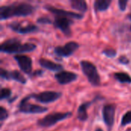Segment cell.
I'll list each match as a JSON object with an SVG mask.
<instances>
[{"instance_id": "52a82bcc", "label": "cell", "mask_w": 131, "mask_h": 131, "mask_svg": "<svg viewBox=\"0 0 131 131\" xmlns=\"http://www.w3.org/2000/svg\"><path fill=\"white\" fill-rule=\"evenodd\" d=\"M116 104H107L103 107L102 109V116L105 125L107 127L108 131H111L113 126L114 124V118L116 113Z\"/></svg>"}, {"instance_id": "ffe728a7", "label": "cell", "mask_w": 131, "mask_h": 131, "mask_svg": "<svg viewBox=\"0 0 131 131\" xmlns=\"http://www.w3.org/2000/svg\"><path fill=\"white\" fill-rule=\"evenodd\" d=\"M131 124V111H127L121 119V126L124 127Z\"/></svg>"}, {"instance_id": "7c38bea8", "label": "cell", "mask_w": 131, "mask_h": 131, "mask_svg": "<svg viewBox=\"0 0 131 131\" xmlns=\"http://www.w3.org/2000/svg\"><path fill=\"white\" fill-rule=\"evenodd\" d=\"M8 28L15 32L18 34H28L38 31V28L33 24H28L25 26L21 25V23L18 21H14L8 24Z\"/></svg>"}, {"instance_id": "4316f807", "label": "cell", "mask_w": 131, "mask_h": 131, "mask_svg": "<svg viewBox=\"0 0 131 131\" xmlns=\"http://www.w3.org/2000/svg\"><path fill=\"white\" fill-rule=\"evenodd\" d=\"M118 61L121 63V64H127L130 63V60L124 55H122L119 58H118Z\"/></svg>"}, {"instance_id": "44dd1931", "label": "cell", "mask_w": 131, "mask_h": 131, "mask_svg": "<svg viewBox=\"0 0 131 131\" xmlns=\"http://www.w3.org/2000/svg\"><path fill=\"white\" fill-rule=\"evenodd\" d=\"M12 95V91L9 88H4L1 89V95H0V99L5 100V99H8Z\"/></svg>"}, {"instance_id": "d4e9b609", "label": "cell", "mask_w": 131, "mask_h": 131, "mask_svg": "<svg viewBox=\"0 0 131 131\" xmlns=\"http://www.w3.org/2000/svg\"><path fill=\"white\" fill-rule=\"evenodd\" d=\"M37 23L43 24V25H45V24H51L52 21L48 17H39L37 19Z\"/></svg>"}, {"instance_id": "6da1fadb", "label": "cell", "mask_w": 131, "mask_h": 131, "mask_svg": "<svg viewBox=\"0 0 131 131\" xmlns=\"http://www.w3.org/2000/svg\"><path fill=\"white\" fill-rule=\"evenodd\" d=\"M35 10V7L27 2H15L0 7V19L5 20L12 17L28 16Z\"/></svg>"}, {"instance_id": "5bb4252c", "label": "cell", "mask_w": 131, "mask_h": 131, "mask_svg": "<svg viewBox=\"0 0 131 131\" xmlns=\"http://www.w3.org/2000/svg\"><path fill=\"white\" fill-rule=\"evenodd\" d=\"M38 63L40 66L45 69L51 71H63V66L60 64H57L53 62L52 61L45 59V58H41L38 61Z\"/></svg>"}, {"instance_id": "ba28073f", "label": "cell", "mask_w": 131, "mask_h": 131, "mask_svg": "<svg viewBox=\"0 0 131 131\" xmlns=\"http://www.w3.org/2000/svg\"><path fill=\"white\" fill-rule=\"evenodd\" d=\"M79 48V44L76 41H68L63 46H57L54 49V54L61 58L70 57Z\"/></svg>"}, {"instance_id": "8992f818", "label": "cell", "mask_w": 131, "mask_h": 131, "mask_svg": "<svg viewBox=\"0 0 131 131\" xmlns=\"http://www.w3.org/2000/svg\"><path fill=\"white\" fill-rule=\"evenodd\" d=\"M62 94L57 91H43L38 94H29L31 99H34L36 101L41 104H49L56 101L61 97Z\"/></svg>"}, {"instance_id": "f546056e", "label": "cell", "mask_w": 131, "mask_h": 131, "mask_svg": "<svg viewBox=\"0 0 131 131\" xmlns=\"http://www.w3.org/2000/svg\"><path fill=\"white\" fill-rule=\"evenodd\" d=\"M95 131H104V130H102L101 128H97V129H96V130H95Z\"/></svg>"}, {"instance_id": "d6986e66", "label": "cell", "mask_w": 131, "mask_h": 131, "mask_svg": "<svg viewBox=\"0 0 131 131\" xmlns=\"http://www.w3.org/2000/svg\"><path fill=\"white\" fill-rule=\"evenodd\" d=\"M114 78L122 84H130L131 77L125 72H117L114 74Z\"/></svg>"}, {"instance_id": "4dcf8cb0", "label": "cell", "mask_w": 131, "mask_h": 131, "mask_svg": "<svg viewBox=\"0 0 131 131\" xmlns=\"http://www.w3.org/2000/svg\"><path fill=\"white\" fill-rule=\"evenodd\" d=\"M130 30H131V26H130Z\"/></svg>"}, {"instance_id": "3957f363", "label": "cell", "mask_w": 131, "mask_h": 131, "mask_svg": "<svg viewBox=\"0 0 131 131\" xmlns=\"http://www.w3.org/2000/svg\"><path fill=\"white\" fill-rule=\"evenodd\" d=\"M81 70L84 74L87 77L89 83L94 87H98L101 85V77L98 74L96 66L88 61H81L80 62Z\"/></svg>"}, {"instance_id": "83f0119b", "label": "cell", "mask_w": 131, "mask_h": 131, "mask_svg": "<svg viewBox=\"0 0 131 131\" xmlns=\"http://www.w3.org/2000/svg\"><path fill=\"white\" fill-rule=\"evenodd\" d=\"M43 73H44L43 71H41V70H38V71H35L33 72V73H31L30 76H32V77H35V76H41V75L43 74Z\"/></svg>"}, {"instance_id": "277c9868", "label": "cell", "mask_w": 131, "mask_h": 131, "mask_svg": "<svg viewBox=\"0 0 131 131\" xmlns=\"http://www.w3.org/2000/svg\"><path fill=\"white\" fill-rule=\"evenodd\" d=\"M71 116H72L71 112H65V113L54 112V113L46 115L45 117L41 119H39L37 121V124L41 127H50L55 125L59 121L69 118Z\"/></svg>"}, {"instance_id": "4fadbf2b", "label": "cell", "mask_w": 131, "mask_h": 131, "mask_svg": "<svg viewBox=\"0 0 131 131\" xmlns=\"http://www.w3.org/2000/svg\"><path fill=\"white\" fill-rule=\"evenodd\" d=\"M54 78L61 85H65L70 84L78 78V74L71 71H62L54 74Z\"/></svg>"}, {"instance_id": "ac0fdd59", "label": "cell", "mask_w": 131, "mask_h": 131, "mask_svg": "<svg viewBox=\"0 0 131 131\" xmlns=\"http://www.w3.org/2000/svg\"><path fill=\"white\" fill-rule=\"evenodd\" d=\"M9 78L10 80H13L21 84H25L27 83V80L25 78V76L21 74L20 71H9Z\"/></svg>"}, {"instance_id": "484cf974", "label": "cell", "mask_w": 131, "mask_h": 131, "mask_svg": "<svg viewBox=\"0 0 131 131\" xmlns=\"http://www.w3.org/2000/svg\"><path fill=\"white\" fill-rule=\"evenodd\" d=\"M128 3V1L127 0H119L118 1V6H119V8L121 11L124 12L126 10V8H127V5Z\"/></svg>"}, {"instance_id": "5b68a950", "label": "cell", "mask_w": 131, "mask_h": 131, "mask_svg": "<svg viewBox=\"0 0 131 131\" xmlns=\"http://www.w3.org/2000/svg\"><path fill=\"white\" fill-rule=\"evenodd\" d=\"M31 99L29 94L25 97L18 104V111L23 114H43L48 111V109L45 107L30 104L28 101Z\"/></svg>"}, {"instance_id": "8fae6325", "label": "cell", "mask_w": 131, "mask_h": 131, "mask_svg": "<svg viewBox=\"0 0 131 131\" xmlns=\"http://www.w3.org/2000/svg\"><path fill=\"white\" fill-rule=\"evenodd\" d=\"M14 59L16 61L21 71L26 74H31L32 60L30 57L24 54H16L14 56Z\"/></svg>"}, {"instance_id": "30bf717a", "label": "cell", "mask_w": 131, "mask_h": 131, "mask_svg": "<svg viewBox=\"0 0 131 131\" xmlns=\"http://www.w3.org/2000/svg\"><path fill=\"white\" fill-rule=\"evenodd\" d=\"M44 8L48 10V12H51L52 14H54L57 16L59 17H66V18H69L71 19L74 18V19H81L83 18L84 15L80 13H77V12H73L71 11H66L64 9H60V8H57L52 5H45L44 6Z\"/></svg>"}, {"instance_id": "cb8c5ba5", "label": "cell", "mask_w": 131, "mask_h": 131, "mask_svg": "<svg viewBox=\"0 0 131 131\" xmlns=\"http://www.w3.org/2000/svg\"><path fill=\"white\" fill-rule=\"evenodd\" d=\"M0 76L2 79H5V80H7V81H10V78H9V71L1 68L0 69Z\"/></svg>"}, {"instance_id": "2e32d148", "label": "cell", "mask_w": 131, "mask_h": 131, "mask_svg": "<svg viewBox=\"0 0 131 131\" xmlns=\"http://www.w3.org/2000/svg\"><path fill=\"white\" fill-rule=\"evenodd\" d=\"M70 3L72 8L81 13H84L88 11V4L84 0H71L70 1Z\"/></svg>"}, {"instance_id": "9a60e30c", "label": "cell", "mask_w": 131, "mask_h": 131, "mask_svg": "<svg viewBox=\"0 0 131 131\" xmlns=\"http://www.w3.org/2000/svg\"><path fill=\"white\" fill-rule=\"evenodd\" d=\"M97 99V97L93 101H88L83 103L81 105L79 106L78 109V119L82 122L86 121L88 118V108L93 104V102Z\"/></svg>"}, {"instance_id": "e0dca14e", "label": "cell", "mask_w": 131, "mask_h": 131, "mask_svg": "<svg viewBox=\"0 0 131 131\" xmlns=\"http://www.w3.org/2000/svg\"><path fill=\"white\" fill-rule=\"evenodd\" d=\"M111 2V0H96L94 3V7L96 12H104L110 8Z\"/></svg>"}, {"instance_id": "603a6c76", "label": "cell", "mask_w": 131, "mask_h": 131, "mask_svg": "<svg viewBox=\"0 0 131 131\" xmlns=\"http://www.w3.org/2000/svg\"><path fill=\"white\" fill-rule=\"evenodd\" d=\"M8 111L2 106L0 107V121L2 122L8 117Z\"/></svg>"}, {"instance_id": "f1b7e54d", "label": "cell", "mask_w": 131, "mask_h": 131, "mask_svg": "<svg viewBox=\"0 0 131 131\" xmlns=\"http://www.w3.org/2000/svg\"><path fill=\"white\" fill-rule=\"evenodd\" d=\"M127 18L131 21V13H130L129 15H127Z\"/></svg>"}, {"instance_id": "7a4b0ae2", "label": "cell", "mask_w": 131, "mask_h": 131, "mask_svg": "<svg viewBox=\"0 0 131 131\" xmlns=\"http://www.w3.org/2000/svg\"><path fill=\"white\" fill-rule=\"evenodd\" d=\"M36 45L33 43H21L18 38H10L5 40L1 44L0 51L6 54H20L21 53L31 52L35 51Z\"/></svg>"}, {"instance_id": "9c48e42d", "label": "cell", "mask_w": 131, "mask_h": 131, "mask_svg": "<svg viewBox=\"0 0 131 131\" xmlns=\"http://www.w3.org/2000/svg\"><path fill=\"white\" fill-rule=\"evenodd\" d=\"M74 23V21L69 18L56 16L54 20V26L60 29L66 36H70L71 35V25Z\"/></svg>"}, {"instance_id": "7402d4cb", "label": "cell", "mask_w": 131, "mask_h": 131, "mask_svg": "<svg viewBox=\"0 0 131 131\" xmlns=\"http://www.w3.org/2000/svg\"><path fill=\"white\" fill-rule=\"evenodd\" d=\"M102 53L108 58H114L117 55V51L114 48H106L102 51Z\"/></svg>"}]
</instances>
